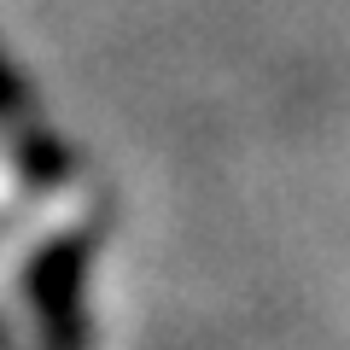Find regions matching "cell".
I'll return each instance as SVG.
<instances>
[{"label":"cell","instance_id":"1","mask_svg":"<svg viewBox=\"0 0 350 350\" xmlns=\"http://www.w3.org/2000/svg\"><path fill=\"white\" fill-rule=\"evenodd\" d=\"M6 105H12V82H6V76H0V111H6Z\"/></svg>","mask_w":350,"mask_h":350}]
</instances>
